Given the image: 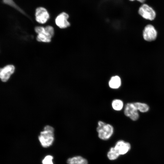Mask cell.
<instances>
[{"instance_id": "cell-20", "label": "cell", "mask_w": 164, "mask_h": 164, "mask_svg": "<svg viewBox=\"0 0 164 164\" xmlns=\"http://www.w3.org/2000/svg\"><path fill=\"white\" fill-rule=\"evenodd\" d=\"M83 164V163H80V164Z\"/></svg>"}, {"instance_id": "cell-5", "label": "cell", "mask_w": 164, "mask_h": 164, "mask_svg": "<svg viewBox=\"0 0 164 164\" xmlns=\"http://www.w3.org/2000/svg\"><path fill=\"white\" fill-rule=\"evenodd\" d=\"M124 114L127 117L133 121L137 120L139 117L138 111L136 108L134 103H127L124 107Z\"/></svg>"}, {"instance_id": "cell-12", "label": "cell", "mask_w": 164, "mask_h": 164, "mask_svg": "<svg viewBox=\"0 0 164 164\" xmlns=\"http://www.w3.org/2000/svg\"><path fill=\"white\" fill-rule=\"evenodd\" d=\"M67 162L68 164H88L87 160L80 156H76L69 158L67 159Z\"/></svg>"}, {"instance_id": "cell-11", "label": "cell", "mask_w": 164, "mask_h": 164, "mask_svg": "<svg viewBox=\"0 0 164 164\" xmlns=\"http://www.w3.org/2000/svg\"><path fill=\"white\" fill-rule=\"evenodd\" d=\"M109 87L112 89H117L121 85V81L120 77L117 75L112 77L108 81Z\"/></svg>"}, {"instance_id": "cell-4", "label": "cell", "mask_w": 164, "mask_h": 164, "mask_svg": "<svg viewBox=\"0 0 164 164\" xmlns=\"http://www.w3.org/2000/svg\"><path fill=\"white\" fill-rule=\"evenodd\" d=\"M138 13L144 18L150 20H154L156 16L155 10L147 4H143L139 8Z\"/></svg>"}, {"instance_id": "cell-2", "label": "cell", "mask_w": 164, "mask_h": 164, "mask_svg": "<svg viewBox=\"0 0 164 164\" xmlns=\"http://www.w3.org/2000/svg\"><path fill=\"white\" fill-rule=\"evenodd\" d=\"M54 131L53 127L46 125L40 132L39 139L43 147H48L52 145L54 141Z\"/></svg>"}, {"instance_id": "cell-18", "label": "cell", "mask_w": 164, "mask_h": 164, "mask_svg": "<svg viewBox=\"0 0 164 164\" xmlns=\"http://www.w3.org/2000/svg\"><path fill=\"white\" fill-rule=\"evenodd\" d=\"M138 1L141 3H143L145 1V0H137Z\"/></svg>"}, {"instance_id": "cell-10", "label": "cell", "mask_w": 164, "mask_h": 164, "mask_svg": "<svg viewBox=\"0 0 164 164\" xmlns=\"http://www.w3.org/2000/svg\"><path fill=\"white\" fill-rule=\"evenodd\" d=\"M114 147L120 155L126 153L130 150L131 145L128 142L120 140L117 142Z\"/></svg>"}, {"instance_id": "cell-9", "label": "cell", "mask_w": 164, "mask_h": 164, "mask_svg": "<svg viewBox=\"0 0 164 164\" xmlns=\"http://www.w3.org/2000/svg\"><path fill=\"white\" fill-rule=\"evenodd\" d=\"M69 17L68 15L66 12H62L56 18L55 22L56 26L60 29L67 28L70 26L68 21Z\"/></svg>"}, {"instance_id": "cell-15", "label": "cell", "mask_w": 164, "mask_h": 164, "mask_svg": "<svg viewBox=\"0 0 164 164\" xmlns=\"http://www.w3.org/2000/svg\"><path fill=\"white\" fill-rule=\"evenodd\" d=\"M107 155L109 160H113L117 159L120 155L114 147H112L108 152Z\"/></svg>"}, {"instance_id": "cell-16", "label": "cell", "mask_w": 164, "mask_h": 164, "mask_svg": "<svg viewBox=\"0 0 164 164\" xmlns=\"http://www.w3.org/2000/svg\"><path fill=\"white\" fill-rule=\"evenodd\" d=\"M3 2L14 8L24 15H26L24 12L18 6L13 0H2Z\"/></svg>"}, {"instance_id": "cell-3", "label": "cell", "mask_w": 164, "mask_h": 164, "mask_svg": "<svg viewBox=\"0 0 164 164\" xmlns=\"http://www.w3.org/2000/svg\"><path fill=\"white\" fill-rule=\"evenodd\" d=\"M34 30L37 34L36 39L38 41L43 43L51 42V39L53 36L45 27L37 26L35 28Z\"/></svg>"}, {"instance_id": "cell-1", "label": "cell", "mask_w": 164, "mask_h": 164, "mask_svg": "<svg viewBox=\"0 0 164 164\" xmlns=\"http://www.w3.org/2000/svg\"><path fill=\"white\" fill-rule=\"evenodd\" d=\"M96 131L98 138L102 140H106L110 139L114 132L113 126L103 121L99 120L97 122Z\"/></svg>"}, {"instance_id": "cell-6", "label": "cell", "mask_w": 164, "mask_h": 164, "mask_svg": "<svg viewBox=\"0 0 164 164\" xmlns=\"http://www.w3.org/2000/svg\"><path fill=\"white\" fill-rule=\"evenodd\" d=\"M35 16L36 21L42 24L46 23L50 17L46 9L43 7H39L36 8Z\"/></svg>"}, {"instance_id": "cell-14", "label": "cell", "mask_w": 164, "mask_h": 164, "mask_svg": "<svg viewBox=\"0 0 164 164\" xmlns=\"http://www.w3.org/2000/svg\"><path fill=\"white\" fill-rule=\"evenodd\" d=\"M134 104L138 111L142 113L146 112L149 111V105L145 103L135 102Z\"/></svg>"}, {"instance_id": "cell-13", "label": "cell", "mask_w": 164, "mask_h": 164, "mask_svg": "<svg viewBox=\"0 0 164 164\" xmlns=\"http://www.w3.org/2000/svg\"><path fill=\"white\" fill-rule=\"evenodd\" d=\"M112 109L117 111H120L124 107V103L123 101L119 99H113L111 103Z\"/></svg>"}, {"instance_id": "cell-19", "label": "cell", "mask_w": 164, "mask_h": 164, "mask_svg": "<svg viewBox=\"0 0 164 164\" xmlns=\"http://www.w3.org/2000/svg\"><path fill=\"white\" fill-rule=\"evenodd\" d=\"M130 1H135V0H129Z\"/></svg>"}, {"instance_id": "cell-17", "label": "cell", "mask_w": 164, "mask_h": 164, "mask_svg": "<svg viewBox=\"0 0 164 164\" xmlns=\"http://www.w3.org/2000/svg\"><path fill=\"white\" fill-rule=\"evenodd\" d=\"M53 157L50 155L46 156L42 161V164H53L52 161Z\"/></svg>"}, {"instance_id": "cell-7", "label": "cell", "mask_w": 164, "mask_h": 164, "mask_svg": "<svg viewBox=\"0 0 164 164\" xmlns=\"http://www.w3.org/2000/svg\"><path fill=\"white\" fill-rule=\"evenodd\" d=\"M144 39L148 41L155 40L157 36V31L154 27L151 25H148L144 28L143 33Z\"/></svg>"}, {"instance_id": "cell-8", "label": "cell", "mask_w": 164, "mask_h": 164, "mask_svg": "<svg viewBox=\"0 0 164 164\" xmlns=\"http://www.w3.org/2000/svg\"><path fill=\"white\" fill-rule=\"evenodd\" d=\"M15 70V66L12 64L7 65L0 70V78L3 82L7 81Z\"/></svg>"}]
</instances>
